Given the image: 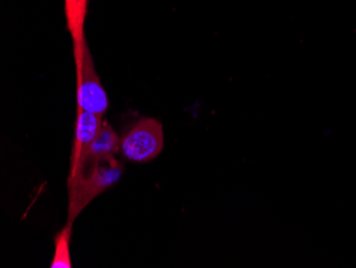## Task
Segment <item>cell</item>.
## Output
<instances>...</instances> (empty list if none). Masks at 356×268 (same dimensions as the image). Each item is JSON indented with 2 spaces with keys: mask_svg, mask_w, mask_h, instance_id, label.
<instances>
[{
  "mask_svg": "<svg viewBox=\"0 0 356 268\" xmlns=\"http://www.w3.org/2000/svg\"><path fill=\"white\" fill-rule=\"evenodd\" d=\"M123 172L121 161L113 157L94 165L86 166L75 177L69 178L67 223L73 226L78 216L95 198L120 181Z\"/></svg>",
  "mask_w": 356,
  "mask_h": 268,
  "instance_id": "1",
  "label": "cell"
},
{
  "mask_svg": "<svg viewBox=\"0 0 356 268\" xmlns=\"http://www.w3.org/2000/svg\"><path fill=\"white\" fill-rule=\"evenodd\" d=\"M163 147L165 135L161 123L153 118H143L121 138L120 152L129 161L145 164L155 159Z\"/></svg>",
  "mask_w": 356,
  "mask_h": 268,
  "instance_id": "2",
  "label": "cell"
},
{
  "mask_svg": "<svg viewBox=\"0 0 356 268\" xmlns=\"http://www.w3.org/2000/svg\"><path fill=\"white\" fill-rule=\"evenodd\" d=\"M74 59L77 81V108L104 117L109 108V100L96 73L88 44L83 47V53Z\"/></svg>",
  "mask_w": 356,
  "mask_h": 268,
  "instance_id": "3",
  "label": "cell"
},
{
  "mask_svg": "<svg viewBox=\"0 0 356 268\" xmlns=\"http://www.w3.org/2000/svg\"><path fill=\"white\" fill-rule=\"evenodd\" d=\"M103 116L90 113L77 108L75 123V138L71 154L69 178L77 175L83 168L90 148L101 133L103 127Z\"/></svg>",
  "mask_w": 356,
  "mask_h": 268,
  "instance_id": "4",
  "label": "cell"
},
{
  "mask_svg": "<svg viewBox=\"0 0 356 268\" xmlns=\"http://www.w3.org/2000/svg\"><path fill=\"white\" fill-rule=\"evenodd\" d=\"M120 143H121V139L115 133V129H112V126L107 121H104L101 133L99 134L93 145L90 148L81 170L86 166L94 165V164L99 163V161L115 157L118 152L120 151Z\"/></svg>",
  "mask_w": 356,
  "mask_h": 268,
  "instance_id": "5",
  "label": "cell"
},
{
  "mask_svg": "<svg viewBox=\"0 0 356 268\" xmlns=\"http://www.w3.org/2000/svg\"><path fill=\"white\" fill-rule=\"evenodd\" d=\"M67 29L73 40L74 53L85 45V21L87 15V0H65Z\"/></svg>",
  "mask_w": 356,
  "mask_h": 268,
  "instance_id": "6",
  "label": "cell"
},
{
  "mask_svg": "<svg viewBox=\"0 0 356 268\" xmlns=\"http://www.w3.org/2000/svg\"><path fill=\"white\" fill-rule=\"evenodd\" d=\"M72 231L73 226H64L55 236V253H54L53 261L51 268H71V251H70V244H71Z\"/></svg>",
  "mask_w": 356,
  "mask_h": 268,
  "instance_id": "7",
  "label": "cell"
}]
</instances>
